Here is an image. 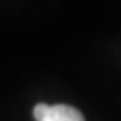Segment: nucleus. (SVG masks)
Wrapping results in <instances>:
<instances>
[{
  "label": "nucleus",
  "mask_w": 121,
  "mask_h": 121,
  "mask_svg": "<svg viewBox=\"0 0 121 121\" xmlns=\"http://www.w3.org/2000/svg\"><path fill=\"white\" fill-rule=\"evenodd\" d=\"M40 121H84L82 114L67 104H54L47 108V113Z\"/></svg>",
  "instance_id": "obj_1"
}]
</instances>
